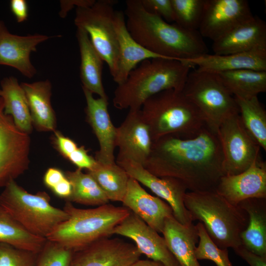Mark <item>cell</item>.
Masks as SVG:
<instances>
[{
	"label": "cell",
	"mask_w": 266,
	"mask_h": 266,
	"mask_svg": "<svg viewBox=\"0 0 266 266\" xmlns=\"http://www.w3.org/2000/svg\"><path fill=\"white\" fill-rule=\"evenodd\" d=\"M143 166L160 177L182 182L191 192H215L225 175L224 155L218 132L207 125L197 136L166 135L153 141Z\"/></svg>",
	"instance_id": "6da1fadb"
},
{
	"label": "cell",
	"mask_w": 266,
	"mask_h": 266,
	"mask_svg": "<svg viewBox=\"0 0 266 266\" xmlns=\"http://www.w3.org/2000/svg\"><path fill=\"white\" fill-rule=\"evenodd\" d=\"M124 15L127 28L141 46L156 54L177 60L208 53L198 31L190 30L147 11L140 0H127Z\"/></svg>",
	"instance_id": "7a4b0ae2"
},
{
	"label": "cell",
	"mask_w": 266,
	"mask_h": 266,
	"mask_svg": "<svg viewBox=\"0 0 266 266\" xmlns=\"http://www.w3.org/2000/svg\"><path fill=\"white\" fill-rule=\"evenodd\" d=\"M192 68L175 59L144 60L130 72L123 83L118 85L113 105L119 109H141L146 100L162 91H182Z\"/></svg>",
	"instance_id": "3957f363"
},
{
	"label": "cell",
	"mask_w": 266,
	"mask_h": 266,
	"mask_svg": "<svg viewBox=\"0 0 266 266\" xmlns=\"http://www.w3.org/2000/svg\"><path fill=\"white\" fill-rule=\"evenodd\" d=\"M184 204L193 221L202 223L208 235L220 248L233 250L241 245L240 234L246 228L248 215L214 191L187 192Z\"/></svg>",
	"instance_id": "277c9868"
},
{
	"label": "cell",
	"mask_w": 266,
	"mask_h": 266,
	"mask_svg": "<svg viewBox=\"0 0 266 266\" xmlns=\"http://www.w3.org/2000/svg\"><path fill=\"white\" fill-rule=\"evenodd\" d=\"M141 107L153 141L166 135L195 137L206 126L200 111L182 91H162L146 100Z\"/></svg>",
	"instance_id": "5b68a950"
},
{
	"label": "cell",
	"mask_w": 266,
	"mask_h": 266,
	"mask_svg": "<svg viewBox=\"0 0 266 266\" xmlns=\"http://www.w3.org/2000/svg\"><path fill=\"white\" fill-rule=\"evenodd\" d=\"M63 209L68 214V219L59 225L46 239L73 251L109 237L114 228L131 212L124 206L108 203L94 208H79L67 201Z\"/></svg>",
	"instance_id": "8992f818"
},
{
	"label": "cell",
	"mask_w": 266,
	"mask_h": 266,
	"mask_svg": "<svg viewBox=\"0 0 266 266\" xmlns=\"http://www.w3.org/2000/svg\"><path fill=\"white\" fill-rule=\"evenodd\" d=\"M0 194V206L31 233L46 238L68 214L50 203L45 192L32 194L18 185L9 182Z\"/></svg>",
	"instance_id": "52a82bcc"
},
{
	"label": "cell",
	"mask_w": 266,
	"mask_h": 266,
	"mask_svg": "<svg viewBox=\"0 0 266 266\" xmlns=\"http://www.w3.org/2000/svg\"><path fill=\"white\" fill-rule=\"evenodd\" d=\"M193 69L182 91L200 111L206 125L217 131L223 120L239 113L236 100L217 73Z\"/></svg>",
	"instance_id": "ba28073f"
},
{
	"label": "cell",
	"mask_w": 266,
	"mask_h": 266,
	"mask_svg": "<svg viewBox=\"0 0 266 266\" xmlns=\"http://www.w3.org/2000/svg\"><path fill=\"white\" fill-rule=\"evenodd\" d=\"M117 1L96 0L90 6L77 7L74 24L84 30L114 79L117 72L118 43L113 19Z\"/></svg>",
	"instance_id": "9c48e42d"
},
{
	"label": "cell",
	"mask_w": 266,
	"mask_h": 266,
	"mask_svg": "<svg viewBox=\"0 0 266 266\" xmlns=\"http://www.w3.org/2000/svg\"><path fill=\"white\" fill-rule=\"evenodd\" d=\"M217 132L224 155L225 175L241 173L261 159V148L245 129L239 113L223 120Z\"/></svg>",
	"instance_id": "30bf717a"
},
{
	"label": "cell",
	"mask_w": 266,
	"mask_h": 266,
	"mask_svg": "<svg viewBox=\"0 0 266 266\" xmlns=\"http://www.w3.org/2000/svg\"><path fill=\"white\" fill-rule=\"evenodd\" d=\"M30 138L4 112L0 96V188L23 174L29 167Z\"/></svg>",
	"instance_id": "8fae6325"
},
{
	"label": "cell",
	"mask_w": 266,
	"mask_h": 266,
	"mask_svg": "<svg viewBox=\"0 0 266 266\" xmlns=\"http://www.w3.org/2000/svg\"><path fill=\"white\" fill-rule=\"evenodd\" d=\"M129 176L149 188L171 207L175 219L182 225L193 223L190 212L184 204L187 189L179 180L170 177H158L147 170L142 165L130 160L116 161Z\"/></svg>",
	"instance_id": "7c38bea8"
},
{
	"label": "cell",
	"mask_w": 266,
	"mask_h": 266,
	"mask_svg": "<svg viewBox=\"0 0 266 266\" xmlns=\"http://www.w3.org/2000/svg\"><path fill=\"white\" fill-rule=\"evenodd\" d=\"M253 16L247 0H205L198 31L213 41Z\"/></svg>",
	"instance_id": "4fadbf2b"
},
{
	"label": "cell",
	"mask_w": 266,
	"mask_h": 266,
	"mask_svg": "<svg viewBox=\"0 0 266 266\" xmlns=\"http://www.w3.org/2000/svg\"><path fill=\"white\" fill-rule=\"evenodd\" d=\"M141 255L134 244L107 237L73 251L70 266H129Z\"/></svg>",
	"instance_id": "5bb4252c"
},
{
	"label": "cell",
	"mask_w": 266,
	"mask_h": 266,
	"mask_svg": "<svg viewBox=\"0 0 266 266\" xmlns=\"http://www.w3.org/2000/svg\"><path fill=\"white\" fill-rule=\"evenodd\" d=\"M153 139L141 109H131L116 128V146L119 153L116 161L130 160L142 166L151 152Z\"/></svg>",
	"instance_id": "9a60e30c"
},
{
	"label": "cell",
	"mask_w": 266,
	"mask_h": 266,
	"mask_svg": "<svg viewBox=\"0 0 266 266\" xmlns=\"http://www.w3.org/2000/svg\"><path fill=\"white\" fill-rule=\"evenodd\" d=\"M112 234L131 239L141 254L166 266H180L168 250L164 237L132 212L117 225Z\"/></svg>",
	"instance_id": "2e32d148"
},
{
	"label": "cell",
	"mask_w": 266,
	"mask_h": 266,
	"mask_svg": "<svg viewBox=\"0 0 266 266\" xmlns=\"http://www.w3.org/2000/svg\"><path fill=\"white\" fill-rule=\"evenodd\" d=\"M215 192L235 205L248 199H266V162L260 159L241 173L223 176Z\"/></svg>",
	"instance_id": "e0dca14e"
},
{
	"label": "cell",
	"mask_w": 266,
	"mask_h": 266,
	"mask_svg": "<svg viewBox=\"0 0 266 266\" xmlns=\"http://www.w3.org/2000/svg\"><path fill=\"white\" fill-rule=\"evenodd\" d=\"M82 89L86 101V119L100 145L95 159L101 164H114L116 127L113 125L108 111V99H95L91 92L83 87Z\"/></svg>",
	"instance_id": "ac0fdd59"
},
{
	"label": "cell",
	"mask_w": 266,
	"mask_h": 266,
	"mask_svg": "<svg viewBox=\"0 0 266 266\" xmlns=\"http://www.w3.org/2000/svg\"><path fill=\"white\" fill-rule=\"evenodd\" d=\"M49 37L41 34L25 36L13 34L0 21V65L13 67L26 77H33L36 70L31 62V54Z\"/></svg>",
	"instance_id": "d6986e66"
},
{
	"label": "cell",
	"mask_w": 266,
	"mask_h": 266,
	"mask_svg": "<svg viewBox=\"0 0 266 266\" xmlns=\"http://www.w3.org/2000/svg\"><path fill=\"white\" fill-rule=\"evenodd\" d=\"M122 202L123 206L159 233H163L166 220L173 216L172 210L166 202L148 193L137 181L131 177Z\"/></svg>",
	"instance_id": "ffe728a7"
},
{
	"label": "cell",
	"mask_w": 266,
	"mask_h": 266,
	"mask_svg": "<svg viewBox=\"0 0 266 266\" xmlns=\"http://www.w3.org/2000/svg\"><path fill=\"white\" fill-rule=\"evenodd\" d=\"M214 54L227 55L266 50V24L257 16L213 41Z\"/></svg>",
	"instance_id": "44dd1931"
},
{
	"label": "cell",
	"mask_w": 266,
	"mask_h": 266,
	"mask_svg": "<svg viewBox=\"0 0 266 266\" xmlns=\"http://www.w3.org/2000/svg\"><path fill=\"white\" fill-rule=\"evenodd\" d=\"M113 23L118 43L117 72L113 80L117 85L123 83L130 72L144 60L156 58L172 59L151 52L136 42L127 28L122 11H115Z\"/></svg>",
	"instance_id": "7402d4cb"
},
{
	"label": "cell",
	"mask_w": 266,
	"mask_h": 266,
	"mask_svg": "<svg viewBox=\"0 0 266 266\" xmlns=\"http://www.w3.org/2000/svg\"><path fill=\"white\" fill-rule=\"evenodd\" d=\"M193 68L220 73L241 69L266 71V50H254L227 55L209 53L181 60Z\"/></svg>",
	"instance_id": "603a6c76"
},
{
	"label": "cell",
	"mask_w": 266,
	"mask_h": 266,
	"mask_svg": "<svg viewBox=\"0 0 266 266\" xmlns=\"http://www.w3.org/2000/svg\"><path fill=\"white\" fill-rule=\"evenodd\" d=\"M162 233L168 250L180 266H200L195 254L199 238L193 223L182 225L172 216L166 220Z\"/></svg>",
	"instance_id": "cb8c5ba5"
},
{
	"label": "cell",
	"mask_w": 266,
	"mask_h": 266,
	"mask_svg": "<svg viewBox=\"0 0 266 266\" xmlns=\"http://www.w3.org/2000/svg\"><path fill=\"white\" fill-rule=\"evenodd\" d=\"M238 205L248 215L246 228L241 233V245L248 250L266 256V198H252Z\"/></svg>",
	"instance_id": "d4e9b609"
},
{
	"label": "cell",
	"mask_w": 266,
	"mask_h": 266,
	"mask_svg": "<svg viewBox=\"0 0 266 266\" xmlns=\"http://www.w3.org/2000/svg\"><path fill=\"white\" fill-rule=\"evenodd\" d=\"M76 38L80 55V76L82 87L100 98L108 99L102 83L103 60L84 30L77 28Z\"/></svg>",
	"instance_id": "484cf974"
},
{
	"label": "cell",
	"mask_w": 266,
	"mask_h": 266,
	"mask_svg": "<svg viewBox=\"0 0 266 266\" xmlns=\"http://www.w3.org/2000/svg\"><path fill=\"white\" fill-rule=\"evenodd\" d=\"M27 98L33 124L42 131H55L56 117L51 103V84L45 80L21 84Z\"/></svg>",
	"instance_id": "4316f807"
},
{
	"label": "cell",
	"mask_w": 266,
	"mask_h": 266,
	"mask_svg": "<svg viewBox=\"0 0 266 266\" xmlns=\"http://www.w3.org/2000/svg\"><path fill=\"white\" fill-rule=\"evenodd\" d=\"M1 97L5 114L13 118L17 127L25 133L32 131V119L24 91L14 76L4 77L0 82Z\"/></svg>",
	"instance_id": "83f0119b"
},
{
	"label": "cell",
	"mask_w": 266,
	"mask_h": 266,
	"mask_svg": "<svg viewBox=\"0 0 266 266\" xmlns=\"http://www.w3.org/2000/svg\"><path fill=\"white\" fill-rule=\"evenodd\" d=\"M217 74L234 97L250 98L266 92V71L241 69Z\"/></svg>",
	"instance_id": "f1b7e54d"
},
{
	"label": "cell",
	"mask_w": 266,
	"mask_h": 266,
	"mask_svg": "<svg viewBox=\"0 0 266 266\" xmlns=\"http://www.w3.org/2000/svg\"><path fill=\"white\" fill-rule=\"evenodd\" d=\"M65 174L71 186V193L66 201L86 205L100 206L109 200L93 177L80 168Z\"/></svg>",
	"instance_id": "f546056e"
},
{
	"label": "cell",
	"mask_w": 266,
	"mask_h": 266,
	"mask_svg": "<svg viewBox=\"0 0 266 266\" xmlns=\"http://www.w3.org/2000/svg\"><path fill=\"white\" fill-rule=\"evenodd\" d=\"M46 240L29 233L0 206V243L38 253Z\"/></svg>",
	"instance_id": "4dcf8cb0"
},
{
	"label": "cell",
	"mask_w": 266,
	"mask_h": 266,
	"mask_svg": "<svg viewBox=\"0 0 266 266\" xmlns=\"http://www.w3.org/2000/svg\"><path fill=\"white\" fill-rule=\"evenodd\" d=\"M104 192L109 200L122 202L125 195L130 176L116 163L96 165L88 170Z\"/></svg>",
	"instance_id": "1f68e13d"
},
{
	"label": "cell",
	"mask_w": 266,
	"mask_h": 266,
	"mask_svg": "<svg viewBox=\"0 0 266 266\" xmlns=\"http://www.w3.org/2000/svg\"><path fill=\"white\" fill-rule=\"evenodd\" d=\"M245 129L261 148L266 150V111L258 97H234Z\"/></svg>",
	"instance_id": "d6a6232c"
},
{
	"label": "cell",
	"mask_w": 266,
	"mask_h": 266,
	"mask_svg": "<svg viewBox=\"0 0 266 266\" xmlns=\"http://www.w3.org/2000/svg\"><path fill=\"white\" fill-rule=\"evenodd\" d=\"M174 23L185 29L198 31L204 11L205 0H171Z\"/></svg>",
	"instance_id": "836d02e7"
},
{
	"label": "cell",
	"mask_w": 266,
	"mask_h": 266,
	"mask_svg": "<svg viewBox=\"0 0 266 266\" xmlns=\"http://www.w3.org/2000/svg\"><path fill=\"white\" fill-rule=\"evenodd\" d=\"M195 226L199 238L195 251L197 260H210L217 266H233L229 258L228 249L220 248L214 243L202 223L199 222Z\"/></svg>",
	"instance_id": "e575fe53"
},
{
	"label": "cell",
	"mask_w": 266,
	"mask_h": 266,
	"mask_svg": "<svg viewBox=\"0 0 266 266\" xmlns=\"http://www.w3.org/2000/svg\"><path fill=\"white\" fill-rule=\"evenodd\" d=\"M73 251L47 239L38 253L35 266H70Z\"/></svg>",
	"instance_id": "d590c367"
},
{
	"label": "cell",
	"mask_w": 266,
	"mask_h": 266,
	"mask_svg": "<svg viewBox=\"0 0 266 266\" xmlns=\"http://www.w3.org/2000/svg\"><path fill=\"white\" fill-rule=\"evenodd\" d=\"M37 254L0 243V266H35Z\"/></svg>",
	"instance_id": "8d00e7d4"
},
{
	"label": "cell",
	"mask_w": 266,
	"mask_h": 266,
	"mask_svg": "<svg viewBox=\"0 0 266 266\" xmlns=\"http://www.w3.org/2000/svg\"><path fill=\"white\" fill-rule=\"evenodd\" d=\"M145 9L169 23L175 22L174 12L171 0H140Z\"/></svg>",
	"instance_id": "74e56055"
},
{
	"label": "cell",
	"mask_w": 266,
	"mask_h": 266,
	"mask_svg": "<svg viewBox=\"0 0 266 266\" xmlns=\"http://www.w3.org/2000/svg\"><path fill=\"white\" fill-rule=\"evenodd\" d=\"M67 159L78 168H85L87 171L91 169L97 164L96 159L88 154V151L84 146L78 147Z\"/></svg>",
	"instance_id": "f35d334b"
},
{
	"label": "cell",
	"mask_w": 266,
	"mask_h": 266,
	"mask_svg": "<svg viewBox=\"0 0 266 266\" xmlns=\"http://www.w3.org/2000/svg\"><path fill=\"white\" fill-rule=\"evenodd\" d=\"M55 143L61 154L66 159L78 147L76 143L70 138L55 132Z\"/></svg>",
	"instance_id": "ab89813d"
},
{
	"label": "cell",
	"mask_w": 266,
	"mask_h": 266,
	"mask_svg": "<svg viewBox=\"0 0 266 266\" xmlns=\"http://www.w3.org/2000/svg\"><path fill=\"white\" fill-rule=\"evenodd\" d=\"M233 250L250 266H266V256H261L254 253L242 245Z\"/></svg>",
	"instance_id": "60d3db41"
},
{
	"label": "cell",
	"mask_w": 266,
	"mask_h": 266,
	"mask_svg": "<svg viewBox=\"0 0 266 266\" xmlns=\"http://www.w3.org/2000/svg\"><path fill=\"white\" fill-rule=\"evenodd\" d=\"M10 7L18 23H22L27 20L28 6L25 0H11Z\"/></svg>",
	"instance_id": "b9f144b4"
},
{
	"label": "cell",
	"mask_w": 266,
	"mask_h": 266,
	"mask_svg": "<svg viewBox=\"0 0 266 266\" xmlns=\"http://www.w3.org/2000/svg\"><path fill=\"white\" fill-rule=\"evenodd\" d=\"M66 177L65 173L61 170L55 168H49L43 177V182L46 186L52 190Z\"/></svg>",
	"instance_id": "7bdbcfd3"
},
{
	"label": "cell",
	"mask_w": 266,
	"mask_h": 266,
	"mask_svg": "<svg viewBox=\"0 0 266 266\" xmlns=\"http://www.w3.org/2000/svg\"><path fill=\"white\" fill-rule=\"evenodd\" d=\"M58 197L64 199L66 200L69 197L71 193V186L67 178L66 177L52 190Z\"/></svg>",
	"instance_id": "ee69618b"
},
{
	"label": "cell",
	"mask_w": 266,
	"mask_h": 266,
	"mask_svg": "<svg viewBox=\"0 0 266 266\" xmlns=\"http://www.w3.org/2000/svg\"><path fill=\"white\" fill-rule=\"evenodd\" d=\"M129 266H166L161 262L152 260H138Z\"/></svg>",
	"instance_id": "f6af8a7d"
}]
</instances>
